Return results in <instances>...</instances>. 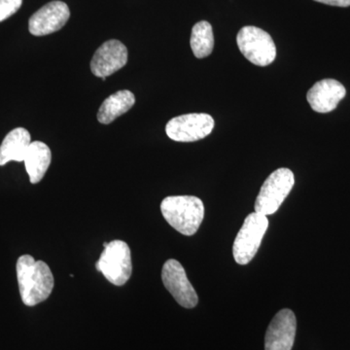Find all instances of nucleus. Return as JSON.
I'll return each instance as SVG.
<instances>
[{
	"label": "nucleus",
	"mask_w": 350,
	"mask_h": 350,
	"mask_svg": "<svg viewBox=\"0 0 350 350\" xmlns=\"http://www.w3.org/2000/svg\"><path fill=\"white\" fill-rule=\"evenodd\" d=\"M16 271L21 298L25 306H34L49 298L55 280L46 262L36 261L31 255H23L18 259Z\"/></svg>",
	"instance_id": "nucleus-1"
},
{
	"label": "nucleus",
	"mask_w": 350,
	"mask_h": 350,
	"mask_svg": "<svg viewBox=\"0 0 350 350\" xmlns=\"http://www.w3.org/2000/svg\"><path fill=\"white\" fill-rule=\"evenodd\" d=\"M161 211L163 218L177 232L193 236L204 221V202L194 196H170L163 200Z\"/></svg>",
	"instance_id": "nucleus-2"
},
{
	"label": "nucleus",
	"mask_w": 350,
	"mask_h": 350,
	"mask_svg": "<svg viewBox=\"0 0 350 350\" xmlns=\"http://www.w3.org/2000/svg\"><path fill=\"white\" fill-rule=\"evenodd\" d=\"M96 268L112 284L116 286L125 285L133 273L131 250L128 244L118 239L108 243L96 262Z\"/></svg>",
	"instance_id": "nucleus-3"
},
{
	"label": "nucleus",
	"mask_w": 350,
	"mask_h": 350,
	"mask_svg": "<svg viewBox=\"0 0 350 350\" xmlns=\"http://www.w3.org/2000/svg\"><path fill=\"white\" fill-rule=\"evenodd\" d=\"M295 184L293 172L288 169L275 170L262 184L256 202L255 213L268 216L275 213L291 192Z\"/></svg>",
	"instance_id": "nucleus-4"
},
{
	"label": "nucleus",
	"mask_w": 350,
	"mask_h": 350,
	"mask_svg": "<svg viewBox=\"0 0 350 350\" xmlns=\"http://www.w3.org/2000/svg\"><path fill=\"white\" fill-rule=\"evenodd\" d=\"M268 227V218L262 214L253 213L245 218L232 245V255L239 265L252 261Z\"/></svg>",
	"instance_id": "nucleus-5"
},
{
	"label": "nucleus",
	"mask_w": 350,
	"mask_h": 350,
	"mask_svg": "<svg viewBox=\"0 0 350 350\" xmlns=\"http://www.w3.org/2000/svg\"><path fill=\"white\" fill-rule=\"evenodd\" d=\"M239 49L250 63L267 66L276 57V47L268 32L256 27H244L237 36Z\"/></svg>",
	"instance_id": "nucleus-6"
},
{
	"label": "nucleus",
	"mask_w": 350,
	"mask_h": 350,
	"mask_svg": "<svg viewBox=\"0 0 350 350\" xmlns=\"http://www.w3.org/2000/svg\"><path fill=\"white\" fill-rule=\"evenodd\" d=\"M214 119L206 113H191L170 120L165 133L170 139L178 142H194L211 135Z\"/></svg>",
	"instance_id": "nucleus-7"
},
{
	"label": "nucleus",
	"mask_w": 350,
	"mask_h": 350,
	"mask_svg": "<svg viewBox=\"0 0 350 350\" xmlns=\"http://www.w3.org/2000/svg\"><path fill=\"white\" fill-rule=\"evenodd\" d=\"M162 280L167 291L179 305L186 308H193L198 305L197 292L189 282L180 262L174 259L167 260L163 267Z\"/></svg>",
	"instance_id": "nucleus-8"
},
{
	"label": "nucleus",
	"mask_w": 350,
	"mask_h": 350,
	"mask_svg": "<svg viewBox=\"0 0 350 350\" xmlns=\"http://www.w3.org/2000/svg\"><path fill=\"white\" fill-rule=\"evenodd\" d=\"M297 320L291 310L284 308L271 320L265 337V350H291L296 337Z\"/></svg>",
	"instance_id": "nucleus-9"
},
{
	"label": "nucleus",
	"mask_w": 350,
	"mask_h": 350,
	"mask_svg": "<svg viewBox=\"0 0 350 350\" xmlns=\"http://www.w3.org/2000/svg\"><path fill=\"white\" fill-rule=\"evenodd\" d=\"M70 17L68 6L63 1H52L39 9L29 22L32 36H43L59 31Z\"/></svg>",
	"instance_id": "nucleus-10"
},
{
	"label": "nucleus",
	"mask_w": 350,
	"mask_h": 350,
	"mask_svg": "<svg viewBox=\"0 0 350 350\" xmlns=\"http://www.w3.org/2000/svg\"><path fill=\"white\" fill-rule=\"evenodd\" d=\"M128 49L121 41L112 39L103 44L94 53L91 70L96 77H108L126 66Z\"/></svg>",
	"instance_id": "nucleus-11"
},
{
	"label": "nucleus",
	"mask_w": 350,
	"mask_h": 350,
	"mask_svg": "<svg viewBox=\"0 0 350 350\" xmlns=\"http://www.w3.org/2000/svg\"><path fill=\"white\" fill-rule=\"evenodd\" d=\"M347 94L342 83L335 79H323L315 83L306 94V100L315 112L329 113L337 108Z\"/></svg>",
	"instance_id": "nucleus-12"
},
{
	"label": "nucleus",
	"mask_w": 350,
	"mask_h": 350,
	"mask_svg": "<svg viewBox=\"0 0 350 350\" xmlns=\"http://www.w3.org/2000/svg\"><path fill=\"white\" fill-rule=\"evenodd\" d=\"M31 139V133L24 128L11 131L0 145V165H5L11 161L24 162Z\"/></svg>",
	"instance_id": "nucleus-13"
},
{
	"label": "nucleus",
	"mask_w": 350,
	"mask_h": 350,
	"mask_svg": "<svg viewBox=\"0 0 350 350\" xmlns=\"http://www.w3.org/2000/svg\"><path fill=\"white\" fill-rule=\"evenodd\" d=\"M51 160L52 152L47 144L41 142H31L24 160L31 183L36 184L42 180L49 169Z\"/></svg>",
	"instance_id": "nucleus-14"
},
{
	"label": "nucleus",
	"mask_w": 350,
	"mask_h": 350,
	"mask_svg": "<svg viewBox=\"0 0 350 350\" xmlns=\"http://www.w3.org/2000/svg\"><path fill=\"white\" fill-rule=\"evenodd\" d=\"M135 94L128 90L116 92L103 101L98 112L100 124L108 125L121 115L125 114L135 105Z\"/></svg>",
	"instance_id": "nucleus-15"
},
{
	"label": "nucleus",
	"mask_w": 350,
	"mask_h": 350,
	"mask_svg": "<svg viewBox=\"0 0 350 350\" xmlns=\"http://www.w3.org/2000/svg\"><path fill=\"white\" fill-rule=\"evenodd\" d=\"M190 45L195 57L198 59H204L213 53L214 36L213 27L209 23L202 21L193 27Z\"/></svg>",
	"instance_id": "nucleus-16"
},
{
	"label": "nucleus",
	"mask_w": 350,
	"mask_h": 350,
	"mask_svg": "<svg viewBox=\"0 0 350 350\" xmlns=\"http://www.w3.org/2000/svg\"><path fill=\"white\" fill-rule=\"evenodd\" d=\"M23 0H0V22L14 15L22 6Z\"/></svg>",
	"instance_id": "nucleus-17"
},
{
	"label": "nucleus",
	"mask_w": 350,
	"mask_h": 350,
	"mask_svg": "<svg viewBox=\"0 0 350 350\" xmlns=\"http://www.w3.org/2000/svg\"><path fill=\"white\" fill-rule=\"evenodd\" d=\"M320 3L327 4V5L337 7L350 6V0H314Z\"/></svg>",
	"instance_id": "nucleus-18"
},
{
	"label": "nucleus",
	"mask_w": 350,
	"mask_h": 350,
	"mask_svg": "<svg viewBox=\"0 0 350 350\" xmlns=\"http://www.w3.org/2000/svg\"><path fill=\"white\" fill-rule=\"evenodd\" d=\"M107 245H108L107 243H103V247H107Z\"/></svg>",
	"instance_id": "nucleus-19"
},
{
	"label": "nucleus",
	"mask_w": 350,
	"mask_h": 350,
	"mask_svg": "<svg viewBox=\"0 0 350 350\" xmlns=\"http://www.w3.org/2000/svg\"><path fill=\"white\" fill-rule=\"evenodd\" d=\"M101 79H103V81H105V80H107V77H103V78H101Z\"/></svg>",
	"instance_id": "nucleus-20"
}]
</instances>
